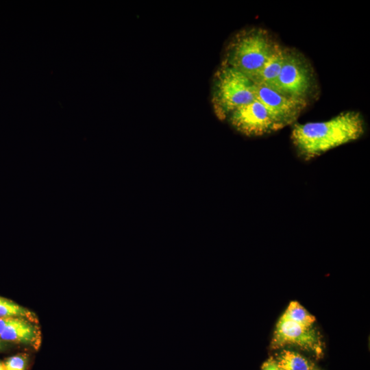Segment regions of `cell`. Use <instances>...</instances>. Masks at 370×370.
I'll return each instance as SVG.
<instances>
[{"mask_svg":"<svg viewBox=\"0 0 370 370\" xmlns=\"http://www.w3.org/2000/svg\"><path fill=\"white\" fill-rule=\"evenodd\" d=\"M364 132L365 121L360 113L346 111L325 121L295 123L291 140L298 156L309 160L358 139Z\"/></svg>","mask_w":370,"mask_h":370,"instance_id":"6da1fadb","label":"cell"},{"mask_svg":"<svg viewBox=\"0 0 370 370\" xmlns=\"http://www.w3.org/2000/svg\"><path fill=\"white\" fill-rule=\"evenodd\" d=\"M278 45L269 32L263 28L242 29L227 45L223 64L238 70L254 81Z\"/></svg>","mask_w":370,"mask_h":370,"instance_id":"7a4b0ae2","label":"cell"},{"mask_svg":"<svg viewBox=\"0 0 370 370\" xmlns=\"http://www.w3.org/2000/svg\"><path fill=\"white\" fill-rule=\"evenodd\" d=\"M256 84L238 70L221 64L213 78L212 103L217 116L227 119L239 107L256 99Z\"/></svg>","mask_w":370,"mask_h":370,"instance_id":"3957f363","label":"cell"},{"mask_svg":"<svg viewBox=\"0 0 370 370\" xmlns=\"http://www.w3.org/2000/svg\"><path fill=\"white\" fill-rule=\"evenodd\" d=\"M317 82L307 58L295 49L284 47L282 69L273 90L308 103L316 95Z\"/></svg>","mask_w":370,"mask_h":370,"instance_id":"277c9868","label":"cell"},{"mask_svg":"<svg viewBox=\"0 0 370 370\" xmlns=\"http://www.w3.org/2000/svg\"><path fill=\"white\" fill-rule=\"evenodd\" d=\"M255 94L256 99L264 106L278 130L295 124L308 105L262 85L256 84Z\"/></svg>","mask_w":370,"mask_h":370,"instance_id":"5b68a950","label":"cell"},{"mask_svg":"<svg viewBox=\"0 0 370 370\" xmlns=\"http://www.w3.org/2000/svg\"><path fill=\"white\" fill-rule=\"evenodd\" d=\"M227 119L236 130L247 136L278 131L264 106L256 99L234 110Z\"/></svg>","mask_w":370,"mask_h":370,"instance_id":"8992f818","label":"cell"},{"mask_svg":"<svg viewBox=\"0 0 370 370\" xmlns=\"http://www.w3.org/2000/svg\"><path fill=\"white\" fill-rule=\"evenodd\" d=\"M286 345L317 351L320 343L317 333L312 327H305L282 315L276 325L271 346L280 348Z\"/></svg>","mask_w":370,"mask_h":370,"instance_id":"52a82bcc","label":"cell"},{"mask_svg":"<svg viewBox=\"0 0 370 370\" xmlns=\"http://www.w3.org/2000/svg\"><path fill=\"white\" fill-rule=\"evenodd\" d=\"M31 321L21 317L0 318V339L36 347L40 344V332Z\"/></svg>","mask_w":370,"mask_h":370,"instance_id":"ba28073f","label":"cell"},{"mask_svg":"<svg viewBox=\"0 0 370 370\" xmlns=\"http://www.w3.org/2000/svg\"><path fill=\"white\" fill-rule=\"evenodd\" d=\"M284 49V47L280 45L278 46L254 79L255 84L262 85L272 90L275 89L283 64Z\"/></svg>","mask_w":370,"mask_h":370,"instance_id":"9c48e42d","label":"cell"},{"mask_svg":"<svg viewBox=\"0 0 370 370\" xmlns=\"http://www.w3.org/2000/svg\"><path fill=\"white\" fill-rule=\"evenodd\" d=\"M275 362L281 370H310L308 361L302 356L290 350L284 349L276 357Z\"/></svg>","mask_w":370,"mask_h":370,"instance_id":"30bf717a","label":"cell"},{"mask_svg":"<svg viewBox=\"0 0 370 370\" xmlns=\"http://www.w3.org/2000/svg\"><path fill=\"white\" fill-rule=\"evenodd\" d=\"M21 317L35 321L34 314L27 308L8 299L0 297V318Z\"/></svg>","mask_w":370,"mask_h":370,"instance_id":"8fae6325","label":"cell"},{"mask_svg":"<svg viewBox=\"0 0 370 370\" xmlns=\"http://www.w3.org/2000/svg\"><path fill=\"white\" fill-rule=\"evenodd\" d=\"M283 316L308 328L312 327L315 321V317L310 314L297 301H295L290 302Z\"/></svg>","mask_w":370,"mask_h":370,"instance_id":"7c38bea8","label":"cell"},{"mask_svg":"<svg viewBox=\"0 0 370 370\" xmlns=\"http://www.w3.org/2000/svg\"><path fill=\"white\" fill-rule=\"evenodd\" d=\"M27 357L25 354H17L8 358L3 362L5 370H25Z\"/></svg>","mask_w":370,"mask_h":370,"instance_id":"4fadbf2b","label":"cell"},{"mask_svg":"<svg viewBox=\"0 0 370 370\" xmlns=\"http://www.w3.org/2000/svg\"><path fill=\"white\" fill-rule=\"evenodd\" d=\"M261 370H281L277 365L275 360L271 358L267 360L262 366Z\"/></svg>","mask_w":370,"mask_h":370,"instance_id":"5bb4252c","label":"cell"},{"mask_svg":"<svg viewBox=\"0 0 370 370\" xmlns=\"http://www.w3.org/2000/svg\"><path fill=\"white\" fill-rule=\"evenodd\" d=\"M7 346V343L0 339V352L3 351Z\"/></svg>","mask_w":370,"mask_h":370,"instance_id":"9a60e30c","label":"cell"},{"mask_svg":"<svg viewBox=\"0 0 370 370\" xmlns=\"http://www.w3.org/2000/svg\"><path fill=\"white\" fill-rule=\"evenodd\" d=\"M0 370H5L4 362L0 360Z\"/></svg>","mask_w":370,"mask_h":370,"instance_id":"2e32d148","label":"cell"}]
</instances>
